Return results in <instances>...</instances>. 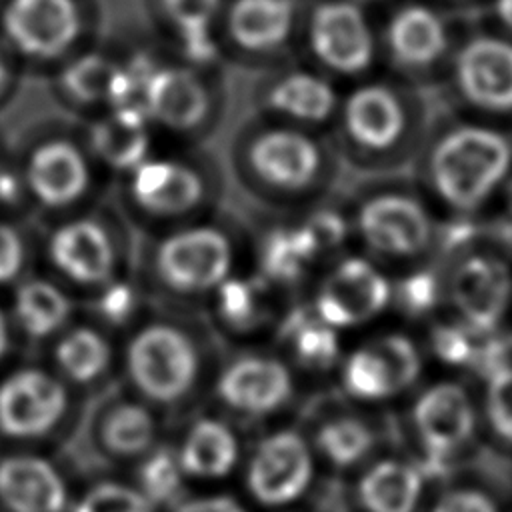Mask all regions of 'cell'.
Segmentation results:
<instances>
[{"label": "cell", "instance_id": "43", "mask_svg": "<svg viewBox=\"0 0 512 512\" xmlns=\"http://www.w3.org/2000/svg\"><path fill=\"white\" fill-rule=\"evenodd\" d=\"M372 346L386 360L400 392L406 390L418 378L420 366H422L420 354H418L416 346L406 336L388 334V336L374 340Z\"/></svg>", "mask_w": 512, "mask_h": 512}, {"label": "cell", "instance_id": "41", "mask_svg": "<svg viewBox=\"0 0 512 512\" xmlns=\"http://www.w3.org/2000/svg\"><path fill=\"white\" fill-rule=\"evenodd\" d=\"M0 218L16 222H36L32 202L12 154V146L0 156Z\"/></svg>", "mask_w": 512, "mask_h": 512}, {"label": "cell", "instance_id": "42", "mask_svg": "<svg viewBox=\"0 0 512 512\" xmlns=\"http://www.w3.org/2000/svg\"><path fill=\"white\" fill-rule=\"evenodd\" d=\"M486 418L494 434L512 444V366L506 364L486 376Z\"/></svg>", "mask_w": 512, "mask_h": 512}, {"label": "cell", "instance_id": "47", "mask_svg": "<svg viewBox=\"0 0 512 512\" xmlns=\"http://www.w3.org/2000/svg\"><path fill=\"white\" fill-rule=\"evenodd\" d=\"M430 512H500L496 502L478 488H454L442 494Z\"/></svg>", "mask_w": 512, "mask_h": 512}, {"label": "cell", "instance_id": "44", "mask_svg": "<svg viewBox=\"0 0 512 512\" xmlns=\"http://www.w3.org/2000/svg\"><path fill=\"white\" fill-rule=\"evenodd\" d=\"M438 300V280L432 272H414L398 286V302L408 314H424Z\"/></svg>", "mask_w": 512, "mask_h": 512}, {"label": "cell", "instance_id": "10", "mask_svg": "<svg viewBox=\"0 0 512 512\" xmlns=\"http://www.w3.org/2000/svg\"><path fill=\"white\" fill-rule=\"evenodd\" d=\"M208 392L234 416L268 418L294 398V366L272 344L222 348Z\"/></svg>", "mask_w": 512, "mask_h": 512}, {"label": "cell", "instance_id": "11", "mask_svg": "<svg viewBox=\"0 0 512 512\" xmlns=\"http://www.w3.org/2000/svg\"><path fill=\"white\" fill-rule=\"evenodd\" d=\"M510 160L512 150L502 134L482 126H462L436 144L430 176L450 206L472 210L506 176Z\"/></svg>", "mask_w": 512, "mask_h": 512}, {"label": "cell", "instance_id": "12", "mask_svg": "<svg viewBox=\"0 0 512 512\" xmlns=\"http://www.w3.org/2000/svg\"><path fill=\"white\" fill-rule=\"evenodd\" d=\"M296 26V0H228L218 20L222 58L250 72L284 64Z\"/></svg>", "mask_w": 512, "mask_h": 512}, {"label": "cell", "instance_id": "31", "mask_svg": "<svg viewBox=\"0 0 512 512\" xmlns=\"http://www.w3.org/2000/svg\"><path fill=\"white\" fill-rule=\"evenodd\" d=\"M176 452L186 476L218 480L238 464L240 440L228 420L218 414H202L190 422Z\"/></svg>", "mask_w": 512, "mask_h": 512}, {"label": "cell", "instance_id": "34", "mask_svg": "<svg viewBox=\"0 0 512 512\" xmlns=\"http://www.w3.org/2000/svg\"><path fill=\"white\" fill-rule=\"evenodd\" d=\"M422 488L424 478L416 464L388 458L364 472L356 496L366 512H416Z\"/></svg>", "mask_w": 512, "mask_h": 512}, {"label": "cell", "instance_id": "25", "mask_svg": "<svg viewBox=\"0 0 512 512\" xmlns=\"http://www.w3.org/2000/svg\"><path fill=\"white\" fill-rule=\"evenodd\" d=\"M456 82L468 102L490 112L512 110V44L480 36L456 56Z\"/></svg>", "mask_w": 512, "mask_h": 512}, {"label": "cell", "instance_id": "26", "mask_svg": "<svg viewBox=\"0 0 512 512\" xmlns=\"http://www.w3.org/2000/svg\"><path fill=\"white\" fill-rule=\"evenodd\" d=\"M412 422L424 452L452 456L472 438L476 414L462 386L440 382L418 396Z\"/></svg>", "mask_w": 512, "mask_h": 512}, {"label": "cell", "instance_id": "33", "mask_svg": "<svg viewBox=\"0 0 512 512\" xmlns=\"http://www.w3.org/2000/svg\"><path fill=\"white\" fill-rule=\"evenodd\" d=\"M386 44L400 66L412 70L426 68L444 52V24L424 6H404L388 24Z\"/></svg>", "mask_w": 512, "mask_h": 512}, {"label": "cell", "instance_id": "15", "mask_svg": "<svg viewBox=\"0 0 512 512\" xmlns=\"http://www.w3.org/2000/svg\"><path fill=\"white\" fill-rule=\"evenodd\" d=\"M2 300L22 354H40L82 314L80 298L40 268L6 290Z\"/></svg>", "mask_w": 512, "mask_h": 512}, {"label": "cell", "instance_id": "4", "mask_svg": "<svg viewBox=\"0 0 512 512\" xmlns=\"http://www.w3.org/2000/svg\"><path fill=\"white\" fill-rule=\"evenodd\" d=\"M10 146L36 222L96 206L112 194V180L90 154L76 120L64 114L30 122Z\"/></svg>", "mask_w": 512, "mask_h": 512}, {"label": "cell", "instance_id": "5", "mask_svg": "<svg viewBox=\"0 0 512 512\" xmlns=\"http://www.w3.org/2000/svg\"><path fill=\"white\" fill-rule=\"evenodd\" d=\"M224 166L248 198L288 208L320 186L326 156L310 130L250 114L232 132Z\"/></svg>", "mask_w": 512, "mask_h": 512}, {"label": "cell", "instance_id": "8", "mask_svg": "<svg viewBox=\"0 0 512 512\" xmlns=\"http://www.w3.org/2000/svg\"><path fill=\"white\" fill-rule=\"evenodd\" d=\"M100 36V14L82 0H4L0 4V42L26 78H48Z\"/></svg>", "mask_w": 512, "mask_h": 512}, {"label": "cell", "instance_id": "18", "mask_svg": "<svg viewBox=\"0 0 512 512\" xmlns=\"http://www.w3.org/2000/svg\"><path fill=\"white\" fill-rule=\"evenodd\" d=\"M250 104L252 114L310 130L332 116L336 94L324 76L284 62L258 72Z\"/></svg>", "mask_w": 512, "mask_h": 512}, {"label": "cell", "instance_id": "30", "mask_svg": "<svg viewBox=\"0 0 512 512\" xmlns=\"http://www.w3.org/2000/svg\"><path fill=\"white\" fill-rule=\"evenodd\" d=\"M270 344L292 366L304 370H328L338 358L336 328L306 304L286 306Z\"/></svg>", "mask_w": 512, "mask_h": 512}, {"label": "cell", "instance_id": "6", "mask_svg": "<svg viewBox=\"0 0 512 512\" xmlns=\"http://www.w3.org/2000/svg\"><path fill=\"white\" fill-rule=\"evenodd\" d=\"M136 240V232L108 198L96 206L36 222V268L84 298L134 272Z\"/></svg>", "mask_w": 512, "mask_h": 512}, {"label": "cell", "instance_id": "46", "mask_svg": "<svg viewBox=\"0 0 512 512\" xmlns=\"http://www.w3.org/2000/svg\"><path fill=\"white\" fill-rule=\"evenodd\" d=\"M302 226L312 236L320 256L332 248H336L344 236H346V222L330 210H318L306 220H302Z\"/></svg>", "mask_w": 512, "mask_h": 512}, {"label": "cell", "instance_id": "39", "mask_svg": "<svg viewBox=\"0 0 512 512\" xmlns=\"http://www.w3.org/2000/svg\"><path fill=\"white\" fill-rule=\"evenodd\" d=\"M184 478L176 448H152L138 468V490L154 506L170 504L180 496Z\"/></svg>", "mask_w": 512, "mask_h": 512}, {"label": "cell", "instance_id": "19", "mask_svg": "<svg viewBox=\"0 0 512 512\" xmlns=\"http://www.w3.org/2000/svg\"><path fill=\"white\" fill-rule=\"evenodd\" d=\"M76 124L90 154L112 184L166 142L136 106H108L76 120Z\"/></svg>", "mask_w": 512, "mask_h": 512}, {"label": "cell", "instance_id": "16", "mask_svg": "<svg viewBox=\"0 0 512 512\" xmlns=\"http://www.w3.org/2000/svg\"><path fill=\"white\" fill-rule=\"evenodd\" d=\"M314 458L304 436L292 428H280L254 446L246 468V490L268 508L296 502L312 484Z\"/></svg>", "mask_w": 512, "mask_h": 512}, {"label": "cell", "instance_id": "29", "mask_svg": "<svg viewBox=\"0 0 512 512\" xmlns=\"http://www.w3.org/2000/svg\"><path fill=\"white\" fill-rule=\"evenodd\" d=\"M344 128L366 150L390 148L406 128L400 98L386 86H362L344 104Z\"/></svg>", "mask_w": 512, "mask_h": 512}, {"label": "cell", "instance_id": "14", "mask_svg": "<svg viewBox=\"0 0 512 512\" xmlns=\"http://www.w3.org/2000/svg\"><path fill=\"white\" fill-rule=\"evenodd\" d=\"M122 68L124 36H100L56 68L44 82L60 114L82 120L120 102Z\"/></svg>", "mask_w": 512, "mask_h": 512}, {"label": "cell", "instance_id": "35", "mask_svg": "<svg viewBox=\"0 0 512 512\" xmlns=\"http://www.w3.org/2000/svg\"><path fill=\"white\" fill-rule=\"evenodd\" d=\"M152 304L154 302L148 298L134 272L80 298L82 316L96 322L116 338L124 336L152 308Z\"/></svg>", "mask_w": 512, "mask_h": 512}, {"label": "cell", "instance_id": "37", "mask_svg": "<svg viewBox=\"0 0 512 512\" xmlns=\"http://www.w3.org/2000/svg\"><path fill=\"white\" fill-rule=\"evenodd\" d=\"M342 384L350 396L360 400H382L400 392L392 370L372 344L350 354L342 368Z\"/></svg>", "mask_w": 512, "mask_h": 512}, {"label": "cell", "instance_id": "45", "mask_svg": "<svg viewBox=\"0 0 512 512\" xmlns=\"http://www.w3.org/2000/svg\"><path fill=\"white\" fill-rule=\"evenodd\" d=\"M432 350L446 364H470L476 346L470 340L468 330L460 326H436L432 330Z\"/></svg>", "mask_w": 512, "mask_h": 512}, {"label": "cell", "instance_id": "23", "mask_svg": "<svg viewBox=\"0 0 512 512\" xmlns=\"http://www.w3.org/2000/svg\"><path fill=\"white\" fill-rule=\"evenodd\" d=\"M450 300L472 332H492L510 302V268L496 256L464 258L450 276Z\"/></svg>", "mask_w": 512, "mask_h": 512}, {"label": "cell", "instance_id": "7", "mask_svg": "<svg viewBox=\"0 0 512 512\" xmlns=\"http://www.w3.org/2000/svg\"><path fill=\"white\" fill-rule=\"evenodd\" d=\"M228 68H200L158 46L136 108L166 142L208 144L228 112Z\"/></svg>", "mask_w": 512, "mask_h": 512}, {"label": "cell", "instance_id": "38", "mask_svg": "<svg viewBox=\"0 0 512 512\" xmlns=\"http://www.w3.org/2000/svg\"><path fill=\"white\" fill-rule=\"evenodd\" d=\"M36 266V222L0 218V296Z\"/></svg>", "mask_w": 512, "mask_h": 512}, {"label": "cell", "instance_id": "17", "mask_svg": "<svg viewBox=\"0 0 512 512\" xmlns=\"http://www.w3.org/2000/svg\"><path fill=\"white\" fill-rule=\"evenodd\" d=\"M224 0H156L152 40L172 58L200 68H228L218 40Z\"/></svg>", "mask_w": 512, "mask_h": 512}, {"label": "cell", "instance_id": "2", "mask_svg": "<svg viewBox=\"0 0 512 512\" xmlns=\"http://www.w3.org/2000/svg\"><path fill=\"white\" fill-rule=\"evenodd\" d=\"M222 348L200 312L152 304L118 338V380L154 408L172 410L208 390Z\"/></svg>", "mask_w": 512, "mask_h": 512}, {"label": "cell", "instance_id": "21", "mask_svg": "<svg viewBox=\"0 0 512 512\" xmlns=\"http://www.w3.org/2000/svg\"><path fill=\"white\" fill-rule=\"evenodd\" d=\"M306 42L316 62L340 74L366 70L374 56V40L362 12L342 0L314 8L306 26Z\"/></svg>", "mask_w": 512, "mask_h": 512}, {"label": "cell", "instance_id": "49", "mask_svg": "<svg viewBox=\"0 0 512 512\" xmlns=\"http://www.w3.org/2000/svg\"><path fill=\"white\" fill-rule=\"evenodd\" d=\"M174 512H246V508L228 494H206L180 502Z\"/></svg>", "mask_w": 512, "mask_h": 512}, {"label": "cell", "instance_id": "32", "mask_svg": "<svg viewBox=\"0 0 512 512\" xmlns=\"http://www.w3.org/2000/svg\"><path fill=\"white\" fill-rule=\"evenodd\" d=\"M158 408L124 390L110 400L98 418L100 444L112 456L132 458L154 448L158 436Z\"/></svg>", "mask_w": 512, "mask_h": 512}, {"label": "cell", "instance_id": "48", "mask_svg": "<svg viewBox=\"0 0 512 512\" xmlns=\"http://www.w3.org/2000/svg\"><path fill=\"white\" fill-rule=\"evenodd\" d=\"M24 78L26 76H24L22 68L18 66V62L12 58V54L0 42V112H4L12 104V100L20 92Z\"/></svg>", "mask_w": 512, "mask_h": 512}, {"label": "cell", "instance_id": "3", "mask_svg": "<svg viewBox=\"0 0 512 512\" xmlns=\"http://www.w3.org/2000/svg\"><path fill=\"white\" fill-rule=\"evenodd\" d=\"M226 184L224 160L208 144L164 142L112 184L110 200L142 236L224 208Z\"/></svg>", "mask_w": 512, "mask_h": 512}, {"label": "cell", "instance_id": "53", "mask_svg": "<svg viewBox=\"0 0 512 512\" xmlns=\"http://www.w3.org/2000/svg\"><path fill=\"white\" fill-rule=\"evenodd\" d=\"M506 202H508V210L512 212V180L506 186Z\"/></svg>", "mask_w": 512, "mask_h": 512}, {"label": "cell", "instance_id": "1", "mask_svg": "<svg viewBox=\"0 0 512 512\" xmlns=\"http://www.w3.org/2000/svg\"><path fill=\"white\" fill-rule=\"evenodd\" d=\"M248 266V224L228 208L136 240L134 274L160 306L202 312L208 298Z\"/></svg>", "mask_w": 512, "mask_h": 512}, {"label": "cell", "instance_id": "50", "mask_svg": "<svg viewBox=\"0 0 512 512\" xmlns=\"http://www.w3.org/2000/svg\"><path fill=\"white\" fill-rule=\"evenodd\" d=\"M18 354H22V352L18 348V342H16V336H14V330H12V324H10L4 300L0 296V370L8 362H12Z\"/></svg>", "mask_w": 512, "mask_h": 512}, {"label": "cell", "instance_id": "22", "mask_svg": "<svg viewBox=\"0 0 512 512\" xmlns=\"http://www.w3.org/2000/svg\"><path fill=\"white\" fill-rule=\"evenodd\" d=\"M388 300L386 278L366 260L348 258L320 284L312 308L332 328H346L376 316Z\"/></svg>", "mask_w": 512, "mask_h": 512}, {"label": "cell", "instance_id": "9", "mask_svg": "<svg viewBox=\"0 0 512 512\" xmlns=\"http://www.w3.org/2000/svg\"><path fill=\"white\" fill-rule=\"evenodd\" d=\"M76 392L38 356L18 354L0 370V436L32 442L72 414Z\"/></svg>", "mask_w": 512, "mask_h": 512}, {"label": "cell", "instance_id": "20", "mask_svg": "<svg viewBox=\"0 0 512 512\" xmlns=\"http://www.w3.org/2000/svg\"><path fill=\"white\" fill-rule=\"evenodd\" d=\"M38 356L76 394L118 380V338L82 314Z\"/></svg>", "mask_w": 512, "mask_h": 512}, {"label": "cell", "instance_id": "27", "mask_svg": "<svg viewBox=\"0 0 512 512\" xmlns=\"http://www.w3.org/2000/svg\"><path fill=\"white\" fill-rule=\"evenodd\" d=\"M358 228L368 246L386 256H412L430 238L424 208L402 194H382L368 200L358 214Z\"/></svg>", "mask_w": 512, "mask_h": 512}, {"label": "cell", "instance_id": "36", "mask_svg": "<svg viewBox=\"0 0 512 512\" xmlns=\"http://www.w3.org/2000/svg\"><path fill=\"white\" fill-rule=\"evenodd\" d=\"M318 452L336 468H350L362 462L374 448V432L354 416L326 420L316 432Z\"/></svg>", "mask_w": 512, "mask_h": 512}, {"label": "cell", "instance_id": "13", "mask_svg": "<svg viewBox=\"0 0 512 512\" xmlns=\"http://www.w3.org/2000/svg\"><path fill=\"white\" fill-rule=\"evenodd\" d=\"M282 296L284 292L248 266L228 278L200 314L224 348L270 344L286 310Z\"/></svg>", "mask_w": 512, "mask_h": 512}, {"label": "cell", "instance_id": "40", "mask_svg": "<svg viewBox=\"0 0 512 512\" xmlns=\"http://www.w3.org/2000/svg\"><path fill=\"white\" fill-rule=\"evenodd\" d=\"M72 512H156V506L138 488L108 480L88 488Z\"/></svg>", "mask_w": 512, "mask_h": 512}, {"label": "cell", "instance_id": "51", "mask_svg": "<svg viewBox=\"0 0 512 512\" xmlns=\"http://www.w3.org/2000/svg\"><path fill=\"white\" fill-rule=\"evenodd\" d=\"M496 10H498L500 20L512 30V0H498Z\"/></svg>", "mask_w": 512, "mask_h": 512}, {"label": "cell", "instance_id": "24", "mask_svg": "<svg viewBox=\"0 0 512 512\" xmlns=\"http://www.w3.org/2000/svg\"><path fill=\"white\" fill-rule=\"evenodd\" d=\"M248 224L250 268L280 292L296 288L320 252L302 222Z\"/></svg>", "mask_w": 512, "mask_h": 512}, {"label": "cell", "instance_id": "52", "mask_svg": "<svg viewBox=\"0 0 512 512\" xmlns=\"http://www.w3.org/2000/svg\"><path fill=\"white\" fill-rule=\"evenodd\" d=\"M8 146H10V140L4 136V132L0 130V156L8 150Z\"/></svg>", "mask_w": 512, "mask_h": 512}, {"label": "cell", "instance_id": "28", "mask_svg": "<svg viewBox=\"0 0 512 512\" xmlns=\"http://www.w3.org/2000/svg\"><path fill=\"white\" fill-rule=\"evenodd\" d=\"M70 494L60 470L38 454L0 460V504L8 512H64Z\"/></svg>", "mask_w": 512, "mask_h": 512}]
</instances>
